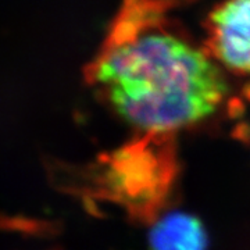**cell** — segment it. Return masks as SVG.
Returning <instances> with one entry per match:
<instances>
[{
	"label": "cell",
	"mask_w": 250,
	"mask_h": 250,
	"mask_svg": "<svg viewBox=\"0 0 250 250\" xmlns=\"http://www.w3.org/2000/svg\"><path fill=\"white\" fill-rule=\"evenodd\" d=\"M167 0H123L86 78L142 134L172 135L208 120L228 85L220 64L168 16Z\"/></svg>",
	"instance_id": "cell-1"
},
{
	"label": "cell",
	"mask_w": 250,
	"mask_h": 250,
	"mask_svg": "<svg viewBox=\"0 0 250 250\" xmlns=\"http://www.w3.org/2000/svg\"><path fill=\"white\" fill-rule=\"evenodd\" d=\"M177 179L172 135L143 134L100 156L80 172L72 187L88 202L110 203L134 223L153 224L168 205Z\"/></svg>",
	"instance_id": "cell-2"
},
{
	"label": "cell",
	"mask_w": 250,
	"mask_h": 250,
	"mask_svg": "<svg viewBox=\"0 0 250 250\" xmlns=\"http://www.w3.org/2000/svg\"><path fill=\"white\" fill-rule=\"evenodd\" d=\"M206 50L225 70L250 75V0H224L206 21Z\"/></svg>",
	"instance_id": "cell-3"
},
{
	"label": "cell",
	"mask_w": 250,
	"mask_h": 250,
	"mask_svg": "<svg viewBox=\"0 0 250 250\" xmlns=\"http://www.w3.org/2000/svg\"><path fill=\"white\" fill-rule=\"evenodd\" d=\"M150 250H207L208 238L202 221L188 213L160 215L149 233Z\"/></svg>",
	"instance_id": "cell-4"
}]
</instances>
